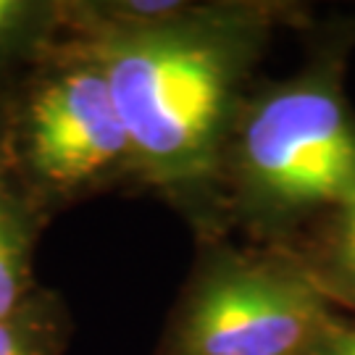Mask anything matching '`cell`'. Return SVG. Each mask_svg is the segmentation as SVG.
I'll list each match as a JSON object with an SVG mask.
<instances>
[{
    "label": "cell",
    "mask_w": 355,
    "mask_h": 355,
    "mask_svg": "<svg viewBox=\"0 0 355 355\" xmlns=\"http://www.w3.org/2000/svg\"><path fill=\"white\" fill-rule=\"evenodd\" d=\"M0 198H3V195H0Z\"/></svg>",
    "instance_id": "obj_10"
},
{
    "label": "cell",
    "mask_w": 355,
    "mask_h": 355,
    "mask_svg": "<svg viewBox=\"0 0 355 355\" xmlns=\"http://www.w3.org/2000/svg\"><path fill=\"white\" fill-rule=\"evenodd\" d=\"M55 329L48 318L35 313L32 305H21L16 313L0 318V355H53Z\"/></svg>",
    "instance_id": "obj_7"
},
{
    "label": "cell",
    "mask_w": 355,
    "mask_h": 355,
    "mask_svg": "<svg viewBox=\"0 0 355 355\" xmlns=\"http://www.w3.org/2000/svg\"><path fill=\"white\" fill-rule=\"evenodd\" d=\"M29 13H32V8L24 6V3L0 0V48H3L16 32H21V24L26 21Z\"/></svg>",
    "instance_id": "obj_8"
},
{
    "label": "cell",
    "mask_w": 355,
    "mask_h": 355,
    "mask_svg": "<svg viewBox=\"0 0 355 355\" xmlns=\"http://www.w3.org/2000/svg\"><path fill=\"white\" fill-rule=\"evenodd\" d=\"M234 174L253 214L287 221L355 192V116L337 71L318 66L266 92L237 137Z\"/></svg>",
    "instance_id": "obj_2"
},
{
    "label": "cell",
    "mask_w": 355,
    "mask_h": 355,
    "mask_svg": "<svg viewBox=\"0 0 355 355\" xmlns=\"http://www.w3.org/2000/svg\"><path fill=\"white\" fill-rule=\"evenodd\" d=\"M329 287L355 300V192L334 208L327 237Z\"/></svg>",
    "instance_id": "obj_6"
},
{
    "label": "cell",
    "mask_w": 355,
    "mask_h": 355,
    "mask_svg": "<svg viewBox=\"0 0 355 355\" xmlns=\"http://www.w3.org/2000/svg\"><path fill=\"white\" fill-rule=\"evenodd\" d=\"M311 355H355V327H334Z\"/></svg>",
    "instance_id": "obj_9"
},
{
    "label": "cell",
    "mask_w": 355,
    "mask_h": 355,
    "mask_svg": "<svg viewBox=\"0 0 355 355\" xmlns=\"http://www.w3.org/2000/svg\"><path fill=\"white\" fill-rule=\"evenodd\" d=\"M334 327L308 268L279 255H227L195 282L166 355H311Z\"/></svg>",
    "instance_id": "obj_3"
},
{
    "label": "cell",
    "mask_w": 355,
    "mask_h": 355,
    "mask_svg": "<svg viewBox=\"0 0 355 355\" xmlns=\"http://www.w3.org/2000/svg\"><path fill=\"white\" fill-rule=\"evenodd\" d=\"M258 37L245 11H179L92 32L85 55L103 69L132 161L153 182L195 184L216 168Z\"/></svg>",
    "instance_id": "obj_1"
},
{
    "label": "cell",
    "mask_w": 355,
    "mask_h": 355,
    "mask_svg": "<svg viewBox=\"0 0 355 355\" xmlns=\"http://www.w3.org/2000/svg\"><path fill=\"white\" fill-rule=\"evenodd\" d=\"M29 284V234L19 211L0 198V318L21 308Z\"/></svg>",
    "instance_id": "obj_5"
},
{
    "label": "cell",
    "mask_w": 355,
    "mask_h": 355,
    "mask_svg": "<svg viewBox=\"0 0 355 355\" xmlns=\"http://www.w3.org/2000/svg\"><path fill=\"white\" fill-rule=\"evenodd\" d=\"M26 148L35 171L58 187L87 184L132 158L108 79L89 55L35 92L26 114Z\"/></svg>",
    "instance_id": "obj_4"
}]
</instances>
